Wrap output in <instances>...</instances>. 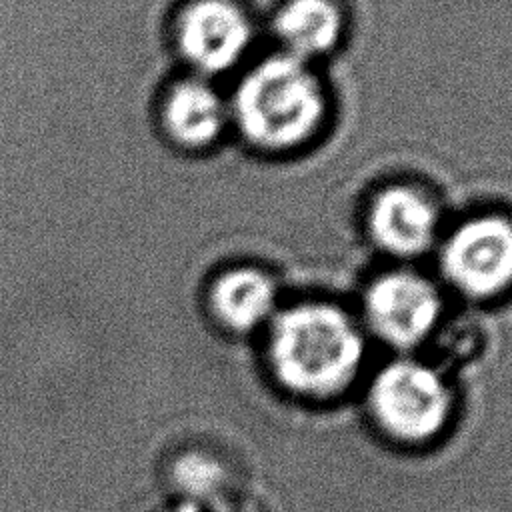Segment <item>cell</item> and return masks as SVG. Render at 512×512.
I'll return each instance as SVG.
<instances>
[{"label": "cell", "mask_w": 512, "mask_h": 512, "mask_svg": "<svg viewBox=\"0 0 512 512\" xmlns=\"http://www.w3.org/2000/svg\"><path fill=\"white\" fill-rule=\"evenodd\" d=\"M228 106L230 118L250 144L288 150L318 130L326 98L310 64L280 52L242 76Z\"/></svg>", "instance_id": "obj_2"}, {"label": "cell", "mask_w": 512, "mask_h": 512, "mask_svg": "<svg viewBox=\"0 0 512 512\" xmlns=\"http://www.w3.org/2000/svg\"><path fill=\"white\" fill-rule=\"evenodd\" d=\"M364 310L382 340L408 348L432 332L442 312V298L428 278L410 270H392L368 286Z\"/></svg>", "instance_id": "obj_6"}, {"label": "cell", "mask_w": 512, "mask_h": 512, "mask_svg": "<svg viewBox=\"0 0 512 512\" xmlns=\"http://www.w3.org/2000/svg\"><path fill=\"white\" fill-rule=\"evenodd\" d=\"M440 216L436 204L418 188H384L370 206L368 232L374 244L396 258H416L432 248Z\"/></svg>", "instance_id": "obj_7"}, {"label": "cell", "mask_w": 512, "mask_h": 512, "mask_svg": "<svg viewBox=\"0 0 512 512\" xmlns=\"http://www.w3.org/2000/svg\"><path fill=\"white\" fill-rule=\"evenodd\" d=\"M210 306L224 326L248 332L272 316L276 284L258 268H234L214 282Z\"/></svg>", "instance_id": "obj_10"}, {"label": "cell", "mask_w": 512, "mask_h": 512, "mask_svg": "<svg viewBox=\"0 0 512 512\" xmlns=\"http://www.w3.org/2000/svg\"><path fill=\"white\" fill-rule=\"evenodd\" d=\"M370 400L382 426L404 440L434 436L450 408L440 376L430 366L412 360L388 364L376 376Z\"/></svg>", "instance_id": "obj_4"}, {"label": "cell", "mask_w": 512, "mask_h": 512, "mask_svg": "<svg viewBox=\"0 0 512 512\" xmlns=\"http://www.w3.org/2000/svg\"><path fill=\"white\" fill-rule=\"evenodd\" d=\"M252 24L232 0H194L176 20V44L202 76L234 68L252 44Z\"/></svg>", "instance_id": "obj_5"}, {"label": "cell", "mask_w": 512, "mask_h": 512, "mask_svg": "<svg viewBox=\"0 0 512 512\" xmlns=\"http://www.w3.org/2000/svg\"><path fill=\"white\" fill-rule=\"evenodd\" d=\"M446 280L470 298H490L512 286V220L482 214L456 226L440 250Z\"/></svg>", "instance_id": "obj_3"}, {"label": "cell", "mask_w": 512, "mask_h": 512, "mask_svg": "<svg viewBox=\"0 0 512 512\" xmlns=\"http://www.w3.org/2000/svg\"><path fill=\"white\" fill-rule=\"evenodd\" d=\"M364 342L352 318L326 302H304L274 316L270 358L276 376L308 396H330L356 374Z\"/></svg>", "instance_id": "obj_1"}, {"label": "cell", "mask_w": 512, "mask_h": 512, "mask_svg": "<svg viewBox=\"0 0 512 512\" xmlns=\"http://www.w3.org/2000/svg\"><path fill=\"white\" fill-rule=\"evenodd\" d=\"M342 26V12L332 0H286L272 20L284 54L306 64L338 44Z\"/></svg>", "instance_id": "obj_9"}, {"label": "cell", "mask_w": 512, "mask_h": 512, "mask_svg": "<svg viewBox=\"0 0 512 512\" xmlns=\"http://www.w3.org/2000/svg\"><path fill=\"white\" fill-rule=\"evenodd\" d=\"M228 118V102L204 78H188L174 84L162 102L166 132L186 148L210 146L222 134Z\"/></svg>", "instance_id": "obj_8"}]
</instances>
